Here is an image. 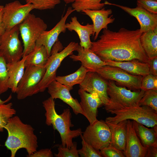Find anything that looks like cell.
I'll return each mask as SVG.
<instances>
[{
  "label": "cell",
  "mask_w": 157,
  "mask_h": 157,
  "mask_svg": "<svg viewBox=\"0 0 157 157\" xmlns=\"http://www.w3.org/2000/svg\"><path fill=\"white\" fill-rule=\"evenodd\" d=\"M142 33L140 29L122 28L117 31L104 29L99 39L92 42L90 49L104 61L137 59L147 63L148 58L140 39Z\"/></svg>",
  "instance_id": "obj_1"
},
{
  "label": "cell",
  "mask_w": 157,
  "mask_h": 157,
  "mask_svg": "<svg viewBox=\"0 0 157 157\" xmlns=\"http://www.w3.org/2000/svg\"><path fill=\"white\" fill-rule=\"evenodd\" d=\"M4 129L8 133L5 145L10 151L11 157H15L17 151L22 148L26 150L28 157L37 151L38 139L34 128L23 123L18 116L11 118Z\"/></svg>",
  "instance_id": "obj_2"
},
{
  "label": "cell",
  "mask_w": 157,
  "mask_h": 157,
  "mask_svg": "<svg viewBox=\"0 0 157 157\" xmlns=\"http://www.w3.org/2000/svg\"><path fill=\"white\" fill-rule=\"evenodd\" d=\"M54 99L50 97L42 102L46 112V124L52 126L54 130L59 133L61 139V145L70 148L72 146L73 138L81 135L83 133L80 128L72 130L73 127L71 121V113L69 108L64 109L63 113L58 115L55 108Z\"/></svg>",
  "instance_id": "obj_3"
},
{
  "label": "cell",
  "mask_w": 157,
  "mask_h": 157,
  "mask_svg": "<svg viewBox=\"0 0 157 157\" xmlns=\"http://www.w3.org/2000/svg\"><path fill=\"white\" fill-rule=\"evenodd\" d=\"M115 116L107 117L108 125H115L124 120L132 119L148 127L157 125V112L145 106L122 108L108 111Z\"/></svg>",
  "instance_id": "obj_4"
},
{
  "label": "cell",
  "mask_w": 157,
  "mask_h": 157,
  "mask_svg": "<svg viewBox=\"0 0 157 157\" xmlns=\"http://www.w3.org/2000/svg\"><path fill=\"white\" fill-rule=\"evenodd\" d=\"M79 44L78 43L72 42L65 48L62 49L63 46L58 40L52 47L48 61L45 67L46 71L37 88L38 93L44 92L50 84L55 80L57 70L63 60L67 57L76 51Z\"/></svg>",
  "instance_id": "obj_5"
},
{
  "label": "cell",
  "mask_w": 157,
  "mask_h": 157,
  "mask_svg": "<svg viewBox=\"0 0 157 157\" xmlns=\"http://www.w3.org/2000/svg\"><path fill=\"white\" fill-rule=\"evenodd\" d=\"M144 92L141 89L138 91H132L125 87L119 86L115 81L108 80L107 93L110 99L104 108L107 112L120 108L138 106Z\"/></svg>",
  "instance_id": "obj_6"
},
{
  "label": "cell",
  "mask_w": 157,
  "mask_h": 157,
  "mask_svg": "<svg viewBox=\"0 0 157 157\" xmlns=\"http://www.w3.org/2000/svg\"><path fill=\"white\" fill-rule=\"evenodd\" d=\"M19 26L23 43V57L27 55L35 48L37 40L46 30L47 26L42 19L30 13Z\"/></svg>",
  "instance_id": "obj_7"
},
{
  "label": "cell",
  "mask_w": 157,
  "mask_h": 157,
  "mask_svg": "<svg viewBox=\"0 0 157 157\" xmlns=\"http://www.w3.org/2000/svg\"><path fill=\"white\" fill-rule=\"evenodd\" d=\"M45 71V66H26L24 75L18 85L15 92L17 99L22 100L38 93V86Z\"/></svg>",
  "instance_id": "obj_8"
},
{
  "label": "cell",
  "mask_w": 157,
  "mask_h": 157,
  "mask_svg": "<svg viewBox=\"0 0 157 157\" xmlns=\"http://www.w3.org/2000/svg\"><path fill=\"white\" fill-rule=\"evenodd\" d=\"M19 25L6 30L1 36L0 51L7 63L16 62L22 57L23 48L19 38Z\"/></svg>",
  "instance_id": "obj_9"
},
{
  "label": "cell",
  "mask_w": 157,
  "mask_h": 157,
  "mask_svg": "<svg viewBox=\"0 0 157 157\" xmlns=\"http://www.w3.org/2000/svg\"><path fill=\"white\" fill-rule=\"evenodd\" d=\"M96 72L104 78L115 81L118 85L130 90H140L143 76L131 74L117 67L106 65Z\"/></svg>",
  "instance_id": "obj_10"
},
{
  "label": "cell",
  "mask_w": 157,
  "mask_h": 157,
  "mask_svg": "<svg viewBox=\"0 0 157 157\" xmlns=\"http://www.w3.org/2000/svg\"><path fill=\"white\" fill-rule=\"evenodd\" d=\"M83 135L84 140L95 149L100 150L110 144L111 134L110 128L105 121L98 120L88 126Z\"/></svg>",
  "instance_id": "obj_11"
},
{
  "label": "cell",
  "mask_w": 157,
  "mask_h": 157,
  "mask_svg": "<svg viewBox=\"0 0 157 157\" xmlns=\"http://www.w3.org/2000/svg\"><path fill=\"white\" fill-rule=\"evenodd\" d=\"M34 9L33 5L22 4L16 0L6 4L4 6L3 23L6 30L19 25Z\"/></svg>",
  "instance_id": "obj_12"
},
{
  "label": "cell",
  "mask_w": 157,
  "mask_h": 157,
  "mask_svg": "<svg viewBox=\"0 0 157 157\" xmlns=\"http://www.w3.org/2000/svg\"><path fill=\"white\" fill-rule=\"evenodd\" d=\"M108 81L97 72L89 71L79 87L88 92L97 94L105 106L110 99L107 93Z\"/></svg>",
  "instance_id": "obj_13"
},
{
  "label": "cell",
  "mask_w": 157,
  "mask_h": 157,
  "mask_svg": "<svg viewBox=\"0 0 157 157\" xmlns=\"http://www.w3.org/2000/svg\"><path fill=\"white\" fill-rule=\"evenodd\" d=\"M75 11L72 7H68L65 15L55 26L49 31H44L37 40L35 45L44 46L47 50L49 57L51 48L58 40L59 35L66 31L65 24L67 19Z\"/></svg>",
  "instance_id": "obj_14"
},
{
  "label": "cell",
  "mask_w": 157,
  "mask_h": 157,
  "mask_svg": "<svg viewBox=\"0 0 157 157\" xmlns=\"http://www.w3.org/2000/svg\"><path fill=\"white\" fill-rule=\"evenodd\" d=\"M104 3L105 5H112L117 7L135 17L140 25V29L143 33L157 28V14L151 13L138 6L132 8L111 3L107 1Z\"/></svg>",
  "instance_id": "obj_15"
},
{
  "label": "cell",
  "mask_w": 157,
  "mask_h": 157,
  "mask_svg": "<svg viewBox=\"0 0 157 157\" xmlns=\"http://www.w3.org/2000/svg\"><path fill=\"white\" fill-rule=\"evenodd\" d=\"M78 94L81 99L79 103L84 116L90 124L97 121L98 108L103 105L101 100L97 94L88 92L80 88Z\"/></svg>",
  "instance_id": "obj_16"
},
{
  "label": "cell",
  "mask_w": 157,
  "mask_h": 157,
  "mask_svg": "<svg viewBox=\"0 0 157 157\" xmlns=\"http://www.w3.org/2000/svg\"><path fill=\"white\" fill-rule=\"evenodd\" d=\"M47 88L48 93L52 98L60 99L67 104L72 108L75 114L84 115L79 103L76 99L72 97L70 91L65 86L55 80L50 84Z\"/></svg>",
  "instance_id": "obj_17"
},
{
  "label": "cell",
  "mask_w": 157,
  "mask_h": 157,
  "mask_svg": "<svg viewBox=\"0 0 157 157\" xmlns=\"http://www.w3.org/2000/svg\"><path fill=\"white\" fill-rule=\"evenodd\" d=\"M82 12L88 16L93 22L94 40L97 39L102 29H107L108 24L113 23L115 20L113 15L109 16L112 13L111 9H106L103 7L96 10H84Z\"/></svg>",
  "instance_id": "obj_18"
},
{
  "label": "cell",
  "mask_w": 157,
  "mask_h": 157,
  "mask_svg": "<svg viewBox=\"0 0 157 157\" xmlns=\"http://www.w3.org/2000/svg\"><path fill=\"white\" fill-rule=\"evenodd\" d=\"M76 51V55L72 54L69 57L74 61H80L82 65L89 71H95L106 65L105 62L90 49H85L79 45Z\"/></svg>",
  "instance_id": "obj_19"
},
{
  "label": "cell",
  "mask_w": 157,
  "mask_h": 157,
  "mask_svg": "<svg viewBox=\"0 0 157 157\" xmlns=\"http://www.w3.org/2000/svg\"><path fill=\"white\" fill-rule=\"evenodd\" d=\"M147 148L141 144L132 125V121L127 120V137L124 154L126 157H145Z\"/></svg>",
  "instance_id": "obj_20"
},
{
  "label": "cell",
  "mask_w": 157,
  "mask_h": 157,
  "mask_svg": "<svg viewBox=\"0 0 157 157\" xmlns=\"http://www.w3.org/2000/svg\"><path fill=\"white\" fill-rule=\"evenodd\" d=\"M67 29L70 31H74L77 34L80 40V45L85 49H90L92 45L90 36L93 33L92 24L87 23L86 25H81L77 17L74 16L71 18L69 23H66Z\"/></svg>",
  "instance_id": "obj_21"
},
{
  "label": "cell",
  "mask_w": 157,
  "mask_h": 157,
  "mask_svg": "<svg viewBox=\"0 0 157 157\" xmlns=\"http://www.w3.org/2000/svg\"><path fill=\"white\" fill-rule=\"evenodd\" d=\"M105 62L106 65L119 67L133 75L144 76L149 74L148 63L137 59L123 61L108 60Z\"/></svg>",
  "instance_id": "obj_22"
},
{
  "label": "cell",
  "mask_w": 157,
  "mask_h": 157,
  "mask_svg": "<svg viewBox=\"0 0 157 157\" xmlns=\"http://www.w3.org/2000/svg\"><path fill=\"white\" fill-rule=\"evenodd\" d=\"M27 56L16 62L7 63L8 75V86L12 92H16L18 85L25 71V61Z\"/></svg>",
  "instance_id": "obj_23"
},
{
  "label": "cell",
  "mask_w": 157,
  "mask_h": 157,
  "mask_svg": "<svg viewBox=\"0 0 157 157\" xmlns=\"http://www.w3.org/2000/svg\"><path fill=\"white\" fill-rule=\"evenodd\" d=\"M132 122L135 133L144 147L147 148L157 144V125L149 129L134 120Z\"/></svg>",
  "instance_id": "obj_24"
},
{
  "label": "cell",
  "mask_w": 157,
  "mask_h": 157,
  "mask_svg": "<svg viewBox=\"0 0 157 157\" xmlns=\"http://www.w3.org/2000/svg\"><path fill=\"white\" fill-rule=\"evenodd\" d=\"M127 120L122 121L117 124L109 126L111 134L110 144L124 151L126 146Z\"/></svg>",
  "instance_id": "obj_25"
},
{
  "label": "cell",
  "mask_w": 157,
  "mask_h": 157,
  "mask_svg": "<svg viewBox=\"0 0 157 157\" xmlns=\"http://www.w3.org/2000/svg\"><path fill=\"white\" fill-rule=\"evenodd\" d=\"M140 39L148 59L157 56V28L143 32Z\"/></svg>",
  "instance_id": "obj_26"
},
{
  "label": "cell",
  "mask_w": 157,
  "mask_h": 157,
  "mask_svg": "<svg viewBox=\"0 0 157 157\" xmlns=\"http://www.w3.org/2000/svg\"><path fill=\"white\" fill-rule=\"evenodd\" d=\"M49 57L47 50L44 46L35 45L33 49L27 55L25 66H45Z\"/></svg>",
  "instance_id": "obj_27"
},
{
  "label": "cell",
  "mask_w": 157,
  "mask_h": 157,
  "mask_svg": "<svg viewBox=\"0 0 157 157\" xmlns=\"http://www.w3.org/2000/svg\"><path fill=\"white\" fill-rule=\"evenodd\" d=\"M88 70L82 65L74 73L63 76H56L55 80L66 87L69 90L77 84H80L84 80Z\"/></svg>",
  "instance_id": "obj_28"
},
{
  "label": "cell",
  "mask_w": 157,
  "mask_h": 157,
  "mask_svg": "<svg viewBox=\"0 0 157 157\" xmlns=\"http://www.w3.org/2000/svg\"><path fill=\"white\" fill-rule=\"evenodd\" d=\"M105 0H76L72 4V7L77 12L84 10H100L104 6L105 3H101Z\"/></svg>",
  "instance_id": "obj_29"
},
{
  "label": "cell",
  "mask_w": 157,
  "mask_h": 157,
  "mask_svg": "<svg viewBox=\"0 0 157 157\" xmlns=\"http://www.w3.org/2000/svg\"><path fill=\"white\" fill-rule=\"evenodd\" d=\"M13 105L11 102L0 104V132L3 131L9 119L16 113V110L13 108Z\"/></svg>",
  "instance_id": "obj_30"
},
{
  "label": "cell",
  "mask_w": 157,
  "mask_h": 157,
  "mask_svg": "<svg viewBox=\"0 0 157 157\" xmlns=\"http://www.w3.org/2000/svg\"><path fill=\"white\" fill-rule=\"evenodd\" d=\"M7 65L3 56L0 51V95L6 92L9 89Z\"/></svg>",
  "instance_id": "obj_31"
},
{
  "label": "cell",
  "mask_w": 157,
  "mask_h": 157,
  "mask_svg": "<svg viewBox=\"0 0 157 157\" xmlns=\"http://www.w3.org/2000/svg\"><path fill=\"white\" fill-rule=\"evenodd\" d=\"M138 105L148 106L157 112V89H150L145 91Z\"/></svg>",
  "instance_id": "obj_32"
},
{
  "label": "cell",
  "mask_w": 157,
  "mask_h": 157,
  "mask_svg": "<svg viewBox=\"0 0 157 157\" xmlns=\"http://www.w3.org/2000/svg\"><path fill=\"white\" fill-rule=\"evenodd\" d=\"M25 0L26 3L33 5L34 9L40 10L53 9L60 3V0Z\"/></svg>",
  "instance_id": "obj_33"
},
{
  "label": "cell",
  "mask_w": 157,
  "mask_h": 157,
  "mask_svg": "<svg viewBox=\"0 0 157 157\" xmlns=\"http://www.w3.org/2000/svg\"><path fill=\"white\" fill-rule=\"evenodd\" d=\"M82 145L81 149L78 150L79 155L81 157H102L100 151L97 150L87 142L81 137Z\"/></svg>",
  "instance_id": "obj_34"
},
{
  "label": "cell",
  "mask_w": 157,
  "mask_h": 157,
  "mask_svg": "<svg viewBox=\"0 0 157 157\" xmlns=\"http://www.w3.org/2000/svg\"><path fill=\"white\" fill-rule=\"evenodd\" d=\"M77 145L75 142H73V145L70 148L60 145L58 148V153L54 154V156L56 157H79Z\"/></svg>",
  "instance_id": "obj_35"
},
{
  "label": "cell",
  "mask_w": 157,
  "mask_h": 157,
  "mask_svg": "<svg viewBox=\"0 0 157 157\" xmlns=\"http://www.w3.org/2000/svg\"><path fill=\"white\" fill-rule=\"evenodd\" d=\"M140 89L145 91L157 89V76L149 74L143 76Z\"/></svg>",
  "instance_id": "obj_36"
},
{
  "label": "cell",
  "mask_w": 157,
  "mask_h": 157,
  "mask_svg": "<svg viewBox=\"0 0 157 157\" xmlns=\"http://www.w3.org/2000/svg\"><path fill=\"white\" fill-rule=\"evenodd\" d=\"M102 157H125L124 151L120 150L110 144L100 150Z\"/></svg>",
  "instance_id": "obj_37"
},
{
  "label": "cell",
  "mask_w": 157,
  "mask_h": 157,
  "mask_svg": "<svg viewBox=\"0 0 157 157\" xmlns=\"http://www.w3.org/2000/svg\"><path fill=\"white\" fill-rule=\"evenodd\" d=\"M137 5L151 13L157 14V1L137 0Z\"/></svg>",
  "instance_id": "obj_38"
},
{
  "label": "cell",
  "mask_w": 157,
  "mask_h": 157,
  "mask_svg": "<svg viewBox=\"0 0 157 157\" xmlns=\"http://www.w3.org/2000/svg\"><path fill=\"white\" fill-rule=\"evenodd\" d=\"M29 157H53V155L51 149L48 148L42 149L36 151Z\"/></svg>",
  "instance_id": "obj_39"
},
{
  "label": "cell",
  "mask_w": 157,
  "mask_h": 157,
  "mask_svg": "<svg viewBox=\"0 0 157 157\" xmlns=\"http://www.w3.org/2000/svg\"><path fill=\"white\" fill-rule=\"evenodd\" d=\"M147 62L149 66V74L157 76V56L148 59Z\"/></svg>",
  "instance_id": "obj_40"
},
{
  "label": "cell",
  "mask_w": 157,
  "mask_h": 157,
  "mask_svg": "<svg viewBox=\"0 0 157 157\" xmlns=\"http://www.w3.org/2000/svg\"><path fill=\"white\" fill-rule=\"evenodd\" d=\"M145 157H157V144L147 148Z\"/></svg>",
  "instance_id": "obj_41"
},
{
  "label": "cell",
  "mask_w": 157,
  "mask_h": 157,
  "mask_svg": "<svg viewBox=\"0 0 157 157\" xmlns=\"http://www.w3.org/2000/svg\"><path fill=\"white\" fill-rule=\"evenodd\" d=\"M4 6L0 5V33L2 35L5 31L3 21Z\"/></svg>",
  "instance_id": "obj_42"
},
{
  "label": "cell",
  "mask_w": 157,
  "mask_h": 157,
  "mask_svg": "<svg viewBox=\"0 0 157 157\" xmlns=\"http://www.w3.org/2000/svg\"><path fill=\"white\" fill-rule=\"evenodd\" d=\"M11 95H10V96L6 99L4 101H3L0 98V104H5L6 103L9 101L11 99Z\"/></svg>",
  "instance_id": "obj_43"
},
{
  "label": "cell",
  "mask_w": 157,
  "mask_h": 157,
  "mask_svg": "<svg viewBox=\"0 0 157 157\" xmlns=\"http://www.w3.org/2000/svg\"><path fill=\"white\" fill-rule=\"evenodd\" d=\"M66 4H69L71 3H73L75 2L76 0H62Z\"/></svg>",
  "instance_id": "obj_44"
},
{
  "label": "cell",
  "mask_w": 157,
  "mask_h": 157,
  "mask_svg": "<svg viewBox=\"0 0 157 157\" xmlns=\"http://www.w3.org/2000/svg\"><path fill=\"white\" fill-rule=\"evenodd\" d=\"M1 35L0 33V42H1Z\"/></svg>",
  "instance_id": "obj_45"
},
{
  "label": "cell",
  "mask_w": 157,
  "mask_h": 157,
  "mask_svg": "<svg viewBox=\"0 0 157 157\" xmlns=\"http://www.w3.org/2000/svg\"><path fill=\"white\" fill-rule=\"evenodd\" d=\"M156 0V1H157V0Z\"/></svg>",
  "instance_id": "obj_46"
}]
</instances>
